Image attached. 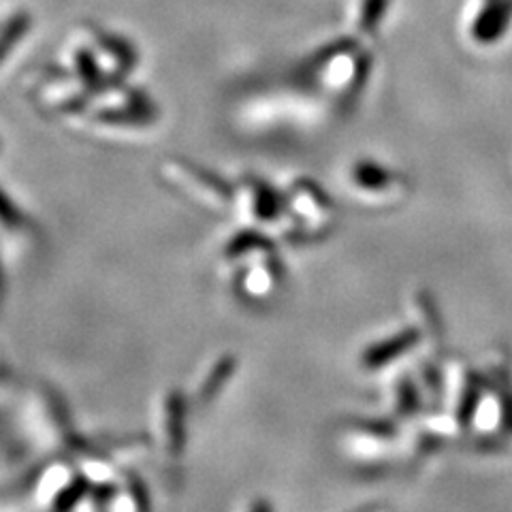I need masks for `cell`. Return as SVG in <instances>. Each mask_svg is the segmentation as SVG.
Instances as JSON below:
<instances>
[{"instance_id":"obj_1","label":"cell","mask_w":512,"mask_h":512,"mask_svg":"<svg viewBox=\"0 0 512 512\" xmlns=\"http://www.w3.org/2000/svg\"><path fill=\"white\" fill-rule=\"evenodd\" d=\"M220 263L233 293L252 306H263L282 291L284 265L276 239L259 229L244 227L235 233L222 248Z\"/></svg>"},{"instance_id":"obj_2","label":"cell","mask_w":512,"mask_h":512,"mask_svg":"<svg viewBox=\"0 0 512 512\" xmlns=\"http://www.w3.org/2000/svg\"><path fill=\"white\" fill-rule=\"evenodd\" d=\"M22 423L39 451L50 455H69L82 438L73 427L67 404L45 384H39L26 395L22 404Z\"/></svg>"},{"instance_id":"obj_3","label":"cell","mask_w":512,"mask_h":512,"mask_svg":"<svg viewBox=\"0 0 512 512\" xmlns=\"http://www.w3.org/2000/svg\"><path fill=\"white\" fill-rule=\"evenodd\" d=\"M158 175L171 190L205 212L231 214L235 210V184L222 180L195 160L180 156L165 158L158 165Z\"/></svg>"},{"instance_id":"obj_4","label":"cell","mask_w":512,"mask_h":512,"mask_svg":"<svg viewBox=\"0 0 512 512\" xmlns=\"http://www.w3.org/2000/svg\"><path fill=\"white\" fill-rule=\"evenodd\" d=\"M246 227L259 229L274 239L295 242L293 224L286 212L282 190H276L263 178L244 175L235 184V210Z\"/></svg>"},{"instance_id":"obj_5","label":"cell","mask_w":512,"mask_h":512,"mask_svg":"<svg viewBox=\"0 0 512 512\" xmlns=\"http://www.w3.org/2000/svg\"><path fill=\"white\" fill-rule=\"evenodd\" d=\"M282 195L293 224L295 242H316L333 231L338 210L325 188H320L314 180L293 178Z\"/></svg>"},{"instance_id":"obj_6","label":"cell","mask_w":512,"mask_h":512,"mask_svg":"<svg viewBox=\"0 0 512 512\" xmlns=\"http://www.w3.org/2000/svg\"><path fill=\"white\" fill-rule=\"evenodd\" d=\"M67 124L73 131L99 137L105 141H139L156 131L158 116H137V114H111V111H90L77 109L67 116Z\"/></svg>"},{"instance_id":"obj_7","label":"cell","mask_w":512,"mask_h":512,"mask_svg":"<svg viewBox=\"0 0 512 512\" xmlns=\"http://www.w3.org/2000/svg\"><path fill=\"white\" fill-rule=\"evenodd\" d=\"M397 442V431L380 421H352L340 429L342 451L361 461H378L387 457Z\"/></svg>"},{"instance_id":"obj_8","label":"cell","mask_w":512,"mask_h":512,"mask_svg":"<svg viewBox=\"0 0 512 512\" xmlns=\"http://www.w3.org/2000/svg\"><path fill=\"white\" fill-rule=\"evenodd\" d=\"M158 442L167 459L180 461L188 444V402L180 389H169L158 406Z\"/></svg>"},{"instance_id":"obj_9","label":"cell","mask_w":512,"mask_h":512,"mask_svg":"<svg viewBox=\"0 0 512 512\" xmlns=\"http://www.w3.org/2000/svg\"><path fill=\"white\" fill-rule=\"evenodd\" d=\"M346 180L352 195L367 203L393 201L404 186V180L395 171L374 163V160H357V163H352Z\"/></svg>"},{"instance_id":"obj_10","label":"cell","mask_w":512,"mask_h":512,"mask_svg":"<svg viewBox=\"0 0 512 512\" xmlns=\"http://www.w3.org/2000/svg\"><path fill=\"white\" fill-rule=\"evenodd\" d=\"M79 109L90 111H111V114H137L156 116V107L146 94L126 88L122 84H99L88 94L86 103Z\"/></svg>"},{"instance_id":"obj_11","label":"cell","mask_w":512,"mask_h":512,"mask_svg":"<svg viewBox=\"0 0 512 512\" xmlns=\"http://www.w3.org/2000/svg\"><path fill=\"white\" fill-rule=\"evenodd\" d=\"M419 340H421L419 331H416V329H404V331L391 335V338L370 346L361 355L363 370H367V372L384 370V367H389L399 357H404L406 352H410L416 344H419Z\"/></svg>"},{"instance_id":"obj_12","label":"cell","mask_w":512,"mask_h":512,"mask_svg":"<svg viewBox=\"0 0 512 512\" xmlns=\"http://www.w3.org/2000/svg\"><path fill=\"white\" fill-rule=\"evenodd\" d=\"M237 367H239V359L235 355H231V352H224V355H220L210 367H207V372L203 374V378L197 384L195 397H192L195 406L205 408V406L214 404L216 399L222 395V391L229 387V382L233 380Z\"/></svg>"},{"instance_id":"obj_13","label":"cell","mask_w":512,"mask_h":512,"mask_svg":"<svg viewBox=\"0 0 512 512\" xmlns=\"http://www.w3.org/2000/svg\"><path fill=\"white\" fill-rule=\"evenodd\" d=\"M150 495L146 485L131 470H124L116 483V493L107 510H148Z\"/></svg>"},{"instance_id":"obj_14","label":"cell","mask_w":512,"mask_h":512,"mask_svg":"<svg viewBox=\"0 0 512 512\" xmlns=\"http://www.w3.org/2000/svg\"><path fill=\"white\" fill-rule=\"evenodd\" d=\"M101 446L114 457L124 470H128V463H135L137 459L146 457L150 451V440L141 434L131 436H114V438H101Z\"/></svg>"},{"instance_id":"obj_15","label":"cell","mask_w":512,"mask_h":512,"mask_svg":"<svg viewBox=\"0 0 512 512\" xmlns=\"http://www.w3.org/2000/svg\"><path fill=\"white\" fill-rule=\"evenodd\" d=\"M0 227L11 233H20L26 227V218L5 192H0Z\"/></svg>"}]
</instances>
